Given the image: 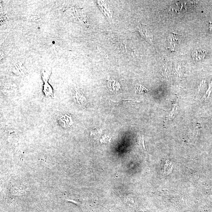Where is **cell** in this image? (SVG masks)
I'll return each mask as SVG.
<instances>
[{
  "label": "cell",
  "instance_id": "11",
  "mask_svg": "<svg viewBox=\"0 0 212 212\" xmlns=\"http://www.w3.org/2000/svg\"><path fill=\"white\" fill-rule=\"evenodd\" d=\"M140 144L141 148H142V149L144 150V151H146V147H145V144H144V138H142V140H140Z\"/></svg>",
  "mask_w": 212,
  "mask_h": 212
},
{
  "label": "cell",
  "instance_id": "10",
  "mask_svg": "<svg viewBox=\"0 0 212 212\" xmlns=\"http://www.w3.org/2000/svg\"><path fill=\"white\" fill-rule=\"evenodd\" d=\"M50 72L49 71L44 70L43 71L42 73V76L43 79L45 82H47L48 79H49V76H50Z\"/></svg>",
  "mask_w": 212,
  "mask_h": 212
},
{
  "label": "cell",
  "instance_id": "1",
  "mask_svg": "<svg viewBox=\"0 0 212 212\" xmlns=\"http://www.w3.org/2000/svg\"><path fill=\"white\" fill-rule=\"evenodd\" d=\"M188 2H178L175 3V4L172 5L170 7V11L172 14L176 16L180 14L181 12H182L183 9L187 10V5H188ZM172 14V15H173Z\"/></svg>",
  "mask_w": 212,
  "mask_h": 212
},
{
  "label": "cell",
  "instance_id": "4",
  "mask_svg": "<svg viewBox=\"0 0 212 212\" xmlns=\"http://www.w3.org/2000/svg\"><path fill=\"white\" fill-rule=\"evenodd\" d=\"M176 34L173 33L169 35L168 37V48L172 51H174L178 41V39L176 37Z\"/></svg>",
  "mask_w": 212,
  "mask_h": 212
},
{
  "label": "cell",
  "instance_id": "9",
  "mask_svg": "<svg viewBox=\"0 0 212 212\" xmlns=\"http://www.w3.org/2000/svg\"><path fill=\"white\" fill-rule=\"evenodd\" d=\"M111 101H112V102H114V103H116V104L120 105H122V104H124L125 102H132V101H133V102H140L139 101H136V100H128V99H127V100H120V101H113V100H111Z\"/></svg>",
  "mask_w": 212,
  "mask_h": 212
},
{
  "label": "cell",
  "instance_id": "5",
  "mask_svg": "<svg viewBox=\"0 0 212 212\" xmlns=\"http://www.w3.org/2000/svg\"><path fill=\"white\" fill-rule=\"evenodd\" d=\"M72 118L68 115H62L59 118V123L61 127L64 128H67L70 127L72 125Z\"/></svg>",
  "mask_w": 212,
  "mask_h": 212
},
{
  "label": "cell",
  "instance_id": "2",
  "mask_svg": "<svg viewBox=\"0 0 212 212\" xmlns=\"http://www.w3.org/2000/svg\"><path fill=\"white\" fill-rule=\"evenodd\" d=\"M138 29L142 36L147 40V41L151 42L152 40V35L149 27L146 25H141L138 27Z\"/></svg>",
  "mask_w": 212,
  "mask_h": 212
},
{
  "label": "cell",
  "instance_id": "3",
  "mask_svg": "<svg viewBox=\"0 0 212 212\" xmlns=\"http://www.w3.org/2000/svg\"><path fill=\"white\" fill-rule=\"evenodd\" d=\"M98 5L102 12L105 15L108 20L112 21V10L110 8L109 6L107 5L106 3L104 1H98Z\"/></svg>",
  "mask_w": 212,
  "mask_h": 212
},
{
  "label": "cell",
  "instance_id": "6",
  "mask_svg": "<svg viewBox=\"0 0 212 212\" xmlns=\"http://www.w3.org/2000/svg\"><path fill=\"white\" fill-rule=\"evenodd\" d=\"M74 98L76 100L78 104L83 106L86 103V100L85 97L82 94L81 91L76 90L74 94Z\"/></svg>",
  "mask_w": 212,
  "mask_h": 212
},
{
  "label": "cell",
  "instance_id": "8",
  "mask_svg": "<svg viewBox=\"0 0 212 212\" xmlns=\"http://www.w3.org/2000/svg\"><path fill=\"white\" fill-rule=\"evenodd\" d=\"M192 56L195 60H200L204 58L205 54L203 51H198L194 52Z\"/></svg>",
  "mask_w": 212,
  "mask_h": 212
},
{
  "label": "cell",
  "instance_id": "7",
  "mask_svg": "<svg viewBox=\"0 0 212 212\" xmlns=\"http://www.w3.org/2000/svg\"><path fill=\"white\" fill-rule=\"evenodd\" d=\"M43 92L46 96L47 97H53V90L52 87L47 82H45L44 85Z\"/></svg>",
  "mask_w": 212,
  "mask_h": 212
}]
</instances>
